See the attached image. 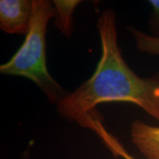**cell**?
I'll list each match as a JSON object with an SVG mask.
<instances>
[{"label": "cell", "instance_id": "obj_3", "mask_svg": "<svg viewBox=\"0 0 159 159\" xmlns=\"http://www.w3.org/2000/svg\"><path fill=\"white\" fill-rule=\"evenodd\" d=\"M32 1L1 0L0 27L9 34L27 35L32 16Z\"/></svg>", "mask_w": 159, "mask_h": 159}, {"label": "cell", "instance_id": "obj_8", "mask_svg": "<svg viewBox=\"0 0 159 159\" xmlns=\"http://www.w3.org/2000/svg\"><path fill=\"white\" fill-rule=\"evenodd\" d=\"M148 2L152 7L150 20V27L152 31L156 32V36H159V0H150Z\"/></svg>", "mask_w": 159, "mask_h": 159}, {"label": "cell", "instance_id": "obj_5", "mask_svg": "<svg viewBox=\"0 0 159 159\" xmlns=\"http://www.w3.org/2000/svg\"><path fill=\"white\" fill-rule=\"evenodd\" d=\"M82 1L79 0H54L55 25L61 33L70 37L74 30L72 16L75 8Z\"/></svg>", "mask_w": 159, "mask_h": 159}, {"label": "cell", "instance_id": "obj_7", "mask_svg": "<svg viewBox=\"0 0 159 159\" xmlns=\"http://www.w3.org/2000/svg\"><path fill=\"white\" fill-rule=\"evenodd\" d=\"M102 140L111 150V152L116 157H122L124 159H136L127 152L122 144L119 142L118 139L109 134L108 131H106L103 135Z\"/></svg>", "mask_w": 159, "mask_h": 159}, {"label": "cell", "instance_id": "obj_6", "mask_svg": "<svg viewBox=\"0 0 159 159\" xmlns=\"http://www.w3.org/2000/svg\"><path fill=\"white\" fill-rule=\"evenodd\" d=\"M136 40V48L139 51L148 54L159 55V36L143 33L133 27H128Z\"/></svg>", "mask_w": 159, "mask_h": 159}, {"label": "cell", "instance_id": "obj_2", "mask_svg": "<svg viewBox=\"0 0 159 159\" xmlns=\"http://www.w3.org/2000/svg\"><path fill=\"white\" fill-rule=\"evenodd\" d=\"M32 5L30 25L25 41L13 57L0 66V72L30 80L49 102L57 105L67 93L51 76L47 66L46 33L49 21L55 17L54 5L47 0H33Z\"/></svg>", "mask_w": 159, "mask_h": 159}, {"label": "cell", "instance_id": "obj_4", "mask_svg": "<svg viewBox=\"0 0 159 159\" xmlns=\"http://www.w3.org/2000/svg\"><path fill=\"white\" fill-rule=\"evenodd\" d=\"M132 142L147 159H159V126L136 120L130 127Z\"/></svg>", "mask_w": 159, "mask_h": 159}, {"label": "cell", "instance_id": "obj_1", "mask_svg": "<svg viewBox=\"0 0 159 159\" xmlns=\"http://www.w3.org/2000/svg\"><path fill=\"white\" fill-rule=\"evenodd\" d=\"M102 54L90 78L57 104L61 116L86 128L89 116L101 103L136 105L159 121V73L142 78L128 66L118 46L116 14L104 11L97 20Z\"/></svg>", "mask_w": 159, "mask_h": 159}]
</instances>
